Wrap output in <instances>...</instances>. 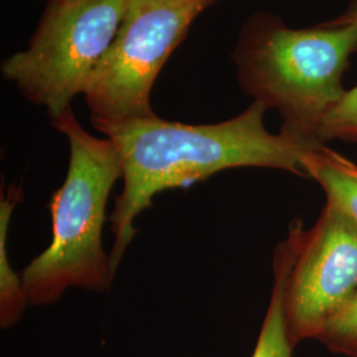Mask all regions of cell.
<instances>
[{
    "label": "cell",
    "instance_id": "cell-1",
    "mask_svg": "<svg viewBox=\"0 0 357 357\" xmlns=\"http://www.w3.org/2000/svg\"><path fill=\"white\" fill-rule=\"evenodd\" d=\"M268 110L253 101L241 114L212 125L171 122L155 114L94 128L114 143L122 163L123 190L115 197L109 218L114 234L110 253L114 273L137 234V217L162 192L190 187L240 167L274 168L307 178L303 156L323 142L268 132L264 122Z\"/></svg>",
    "mask_w": 357,
    "mask_h": 357
},
{
    "label": "cell",
    "instance_id": "cell-2",
    "mask_svg": "<svg viewBox=\"0 0 357 357\" xmlns=\"http://www.w3.org/2000/svg\"><path fill=\"white\" fill-rule=\"evenodd\" d=\"M355 53L356 24L294 29L261 11L243 24L231 59L241 89L280 113L281 132L321 142L320 125L344 96L343 77Z\"/></svg>",
    "mask_w": 357,
    "mask_h": 357
},
{
    "label": "cell",
    "instance_id": "cell-3",
    "mask_svg": "<svg viewBox=\"0 0 357 357\" xmlns=\"http://www.w3.org/2000/svg\"><path fill=\"white\" fill-rule=\"evenodd\" d=\"M69 143V166L64 183L47 204L52 216V241L23 273L26 298L32 306L51 305L66 289L106 291L115 273L103 249L106 206L122 163L114 143L96 138L68 109L52 121Z\"/></svg>",
    "mask_w": 357,
    "mask_h": 357
},
{
    "label": "cell",
    "instance_id": "cell-4",
    "mask_svg": "<svg viewBox=\"0 0 357 357\" xmlns=\"http://www.w3.org/2000/svg\"><path fill=\"white\" fill-rule=\"evenodd\" d=\"M128 0H47L24 51L3 60L0 72L52 121L85 94L114 40Z\"/></svg>",
    "mask_w": 357,
    "mask_h": 357
},
{
    "label": "cell",
    "instance_id": "cell-5",
    "mask_svg": "<svg viewBox=\"0 0 357 357\" xmlns=\"http://www.w3.org/2000/svg\"><path fill=\"white\" fill-rule=\"evenodd\" d=\"M217 0H128L85 91L93 126L153 116L151 90L190 26Z\"/></svg>",
    "mask_w": 357,
    "mask_h": 357
},
{
    "label": "cell",
    "instance_id": "cell-6",
    "mask_svg": "<svg viewBox=\"0 0 357 357\" xmlns=\"http://www.w3.org/2000/svg\"><path fill=\"white\" fill-rule=\"evenodd\" d=\"M282 275L283 312L294 348L320 331L357 290V225L332 205L305 229L299 220L274 252Z\"/></svg>",
    "mask_w": 357,
    "mask_h": 357
},
{
    "label": "cell",
    "instance_id": "cell-7",
    "mask_svg": "<svg viewBox=\"0 0 357 357\" xmlns=\"http://www.w3.org/2000/svg\"><path fill=\"white\" fill-rule=\"evenodd\" d=\"M302 166L307 178H314L332 205L357 225V166L324 143L308 150Z\"/></svg>",
    "mask_w": 357,
    "mask_h": 357
},
{
    "label": "cell",
    "instance_id": "cell-8",
    "mask_svg": "<svg viewBox=\"0 0 357 357\" xmlns=\"http://www.w3.org/2000/svg\"><path fill=\"white\" fill-rule=\"evenodd\" d=\"M22 190L13 185L0 203V326L8 330L22 319L29 301L22 277L13 271L7 253V237L13 208L20 202Z\"/></svg>",
    "mask_w": 357,
    "mask_h": 357
},
{
    "label": "cell",
    "instance_id": "cell-9",
    "mask_svg": "<svg viewBox=\"0 0 357 357\" xmlns=\"http://www.w3.org/2000/svg\"><path fill=\"white\" fill-rule=\"evenodd\" d=\"M293 351L283 312L282 275L277 268H274V284L268 311L252 357H293Z\"/></svg>",
    "mask_w": 357,
    "mask_h": 357
},
{
    "label": "cell",
    "instance_id": "cell-10",
    "mask_svg": "<svg viewBox=\"0 0 357 357\" xmlns=\"http://www.w3.org/2000/svg\"><path fill=\"white\" fill-rule=\"evenodd\" d=\"M317 340L332 354L357 357V290L324 324Z\"/></svg>",
    "mask_w": 357,
    "mask_h": 357
},
{
    "label": "cell",
    "instance_id": "cell-11",
    "mask_svg": "<svg viewBox=\"0 0 357 357\" xmlns=\"http://www.w3.org/2000/svg\"><path fill=\"white\" fill-rule=\"evenodd\" d=\"M320 141L357 143V86L345 90L342 100L326 115L318 131Z\"/></svg>",
    "mask_w": 357,
    "mask_h": 357
},
{
    "label": "cell",
    "instance_id": "cell-12",
    "mask_svg": "<svg viewBox=\"0 0 357 357\" xmlns=\"http://www.w3.org/2000/svg\"><path fill=\"white\" fill-rule=\"evenodd\" d=\"M330 24H356L357 26V0H354L349 3L344 13L336 19L330 20Z\"/></svg>",
    "mask_w": 357,
    "mask_h": 357
}]
</instances>
